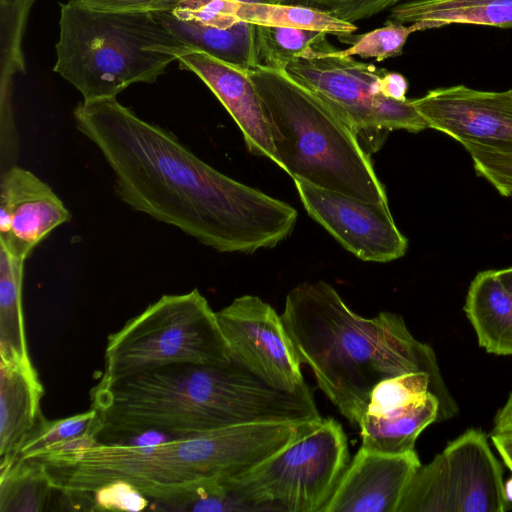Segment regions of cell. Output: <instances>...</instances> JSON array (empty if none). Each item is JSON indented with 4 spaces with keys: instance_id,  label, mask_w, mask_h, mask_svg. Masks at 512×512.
Wrapping results in <instances>:
<instances>
[{
    "instance_id": "d6a6232c",
    "label": "cell",
    "mask_w": 512,
    "mask_h": 512,
    "mask_svg": "<svg viewBox=\"0 0 512 512\" xmlns=\"http://www.w3.org/2000/svg\"><path fill=\"white\" fill-rule=\"evenodd\" d=\"M279 3L303 2L315 5L335 17L354 23L395 6L399 0H278Z\"/></svg>"
},
{
    "instance_id": "4dcf8cb0",
    "label": "cell",
    "mask_w": 512,
    "mask_h": 512,
    "mask_svg": "<svg viewBox=\"0 0 512 512\" xmlns=\"http://www.w3.org/2000/svg\"><path fill=\"white\" fill-rule=\"evenodd\" d=\"M477 176L489 182L502 196L512 198V149H499L462 142Z\"/></svg>"
},
{
    "instance_id": "8d00e7d4",
    "label": "cell",
    "mask_w": 512,
    "mask_h": 512,
    "mask_svg": "<svg viewBox=\"0 0 512 512\" xmlns=\"http://www.w3.org/2000/svg\"><path fill=\"white\" fill-rule=\"evenodd\" d=\"M493 424L491 432L512 434V391L505 404L497 411Z\"/></svg>"
},
{
    "instance_id": "277c9868",
    "label": "cell",
    "mask_w": 512,
    "mask_h": 512,
    "mask_svg": "<svg viewBox=\"0 0 512 512\" xmlns=\"http://www.w3.org/2000/svg\"><path fill=\"white\" fill-rule=\"evenodd\" d=\"M320 422L237 425L148 445L98 441L31 460L45 466L57 491L92 494L107 483L123 480L160 504L204 483L245 473Z\"/></svg>"
},
{
    "instance_id": "f1b7e54d",
    "label": "cell",
    "mask_w": 512,
    "mask_h": 512,
    "mask_svg": "<svg viewBox=\"0 0 512 512\" xmlns=\"http://www.w3.org/2000/svg\"><path fill=\"white\" fill-rule=\"evenodd\" d=\"M417 32L414 24L408 26L393 20H389L385 26L358 36H340L339 39H347L351 45L345 50H340L343 55L362 58H374L382 61L387 58L397 57L402 54L404 45L410 34Z\"/></svg>"
},
{
    "instance_id": "44dd1931",
    "label": "cell",
    "mask_w": 512,
    "mask_h": 512,
    "mask_svg": "<svg viewBox=\"0 0 512 512\" xmlns=\"http://www.w3.org/2000/svg\"><path fill=\"white\" fill-rule=\"evenodd\" d=\"M390 19L418 31L448 25L512 27V0H413L393 6Z\"/></svg>"
},
{
    "instance_id": "ba28073f",
    "label": "cell",
    "mask_w": 512,
    "mask_h": 512,
    "mask_svg": "<svg viewBox=\"0 0 512 512\" xmlns=\"http://www.w3.org/2000/svg\"><path fill=\"white\" fill-rule=\"evenodd\" d=\"M350 462L334 418L236 477L223 480L254 511L324 512Z\"/></svg>"
},
{
    "instance_id": "5bb4252c",
    "label": "cell",
    "mask_w": 512,
    "mask_h": 512,
    "mask_svg": "<svg viewBox=\"0 0 512 512\" xmlns=\"http://www.w3.org/2000/svg\"><path fill=\"white\" fill-rule=\"evenodd\" d=\"M70 212L51 187L31 171L12 165L1 173L0 246L25 259Z\"/></svg>"
},
{
    "instance_id": "484cf974",
    "label": "cell",
    "mask_w": 512,
    "mask_h": 512,
    "mask_svg": "<svg viewBox=\"0 0 512 512\" xmlns=\"http://www.w3.org/2000/svg\"><path fill=\"white\" fill-rule=\"evenodd\" d=\"M101 432V419L98 412L93 408L57 420H47L42 415L23 441L16 460L32 459L69 441L88 434L99 436Z\"/></svg>"
},
{
    "instance_id": "4fadbf2b",
    "label": "cell",
    "mask_w": 512,
    "mask_h": 512,
    "mask_svg": "<svg viewBox=\"0 0 512 512\" xmlns=\"http://www.w3.org/2000/svg\"><path fill=\"white\" fill-rule=\"evenodd\" d=\"M412 103L429 128L459 143L512 149V91H482L465 85L429 90Z\"/></svg>"
},
{
    "instance_id": "7a4b0ae2",
    "label": "cell",
    "mask_w": 512,
    "mask_h": 512,
    "mask_svg": "<svg viewBox=\"0 0 512 512\" xmlns=\"http://www.w3.org/2000/svg\"><path fill=\"white\" fill-rule=\"evenodd\" d=\"M283 325L302 365L341 415L358 427L382 380L428 373L439 393V422L458 414L431 346L416 339L402 316L354 312L327 282H303L287 294Z\"/></svg>"
},
{
    "instance_id": "f35d334b",
    "label": "cell",
    "mask_w": 512,
    "mask_h": 512,
    "mask_svg": "<svg viewBox=\"0 0 512 512\" xmlns=\"http://www.w3.org/2000/svg\"><path fill=\"white\" fill-rule=\"evenodd\" d=\"M505 488V494L508 499V501L512 504V478H510L507 482L504 484Z\"/></svg>"
},
{
    "instance_id": "e575fe53",
    "label": "cell",
    "mask_w": 512,
    "mask_h": 512,
    "mask_svg": "<svg viewBox=\"0 0 512 512\" xmlns=\"http://www.w3.org/2000/svg\"><path fill=\"white\" fill-rule=\"evenodd\" d=\"M380 89L381 93L387 98L397 101L407 100L408 82L400 73L388 72L386 70L380 80Z\"/></svg>"
},
{
    "instance_id": "9a60e30c",
    "label": "cell",
    "mask_w": 512,
    "mask_h": 512,
    "mask_svg": "<svg viewBox=\"0 0 512 512\" xmlns=\"http://www.w3.org/2000/svg\"><path fill=\"white\" fill-rule=\"evenodd\" d=\"M421 465L415 450L385 454L361 446L324 512H397Z\"/></svg>"
},
{
    "instance_id": "e0dca14e",
    "label": "cell",
    "mask_w": 512,
    "mask_h": 512,
    "mask_svg": "<svg viewBox=\"0 0 512 512\" xmlns=\"http://www.w3.org/2000/svg\"><path fill=\"white\" fill-rule=\"evenodd\" d=\"M43 394L33 364L0 358V470L14 463L23 441L42 416Z\"/></svg>"
},
{
    "instance_id": "f546056e",
    "label": "cell",
    "mask_w": 512,
    "mask_h": 512,
    "mask_svg": "<svg viewBox=\"0 0 512 512\" xmlns=\"http://www.w3.org/2000/svg\"><path fill=\"white\" fill-rule=\"evenodd\" d=\"M155 505L157 509L173 511H254L223 480L204 483L176 500Z\"/></svg>"
},
{
    "instance_id": "52a82bcc",
    "label": "cell",
    "mask_w": 512,
    "mask_h": 512,
    "mask_svg": "<svg viewBox=\"0 0 512 512\" xmlns=\"http://www.w3.org/2000/svg\"><path fill=\"white\" fill-rule=\"evenodd\" d=\"M231 361L216 312L193 289L163 295L110 334L98 383L108 384L173 364Z\"/></svg>"
},
{
    "instance_id": "d590c367",
    "label": "cell",
    "mask_w": 512,
    "mask_h": 512,
    "mask_svg": "<svg viewBox=\"0 0 512 512\" xmlns=\"http://www.w3.org/2000/svg\"><path fill=\"white\" fill-rule=\"evenodd\" d=\"M490 438L504 464L512 472V434L491 432Z\"/></svg>"
},
{
    "instance_id": "8992f818",
    "label": "cell",
    "mask_w": 512,
    "mask_h": 512,
    "mask_svg": "<svg viewBox=\"0 0 512 512\" xmlns=\"http://www.w3.org/2000/svg\"><path fill=\"white\" fill-rule=\"evenodd\" d=\"M54 71L92 101L153 83L189 49L151 12L102 11L62 3Z\"/></svg>"
},
{
    "instance_id": "60d3db41",
    "label": "cell",
    "mask_w": 512,
    "mask_h": 512,
    "mask_svg": "<svg viewBox=\"0 0 512 512\" xmlns=\"http://www.w3.org/2000/svg\"><path fill=\"white\" fill-rule=\"evenodd\" d=\"M510 90L512 91V88Z\"/></svg>"
},
{
    "instance_id": "603a6c76",
    "label": "cell",
    "mask_w": 512,
    "mask_h": 512,
    "mask_svg": "<svg viewBox=\"0 0 512 512\" xmlns=\"http://www.w3.org/2000/svg\"><path fill=\"white\" fill-rule=\"evenodd\" d=\"M35 0H0V108L1 124L13 125L12 83L25 72L23 39Z\"/></svg>"
},
{
    "instance_id": "ffe728a7",
    "label": "cell",
    "mask_w": 512,
    "mask_h": 512,
    "mask_svg": "<svg viewBox=\"0 0 512 512\" xmlns=\"http://www.w3.org/2000/svg\"><path fill=\"white\" fill-rule=\"evenodd\" d=\"M440 403L431 392L382 414L364 413L358 428L365 449L402 454L415 450L419 435L439 422Z\"/></svg>"
},
{
    "instance_id": "7402d4cb",
    "label": "cell",
    "mask_w": 512,
    "mask_h": 512,
    "mask_svg": "<svg viewBox=\"0 0 512 512\" xmlns=\"http://www.w3.org/2000/svg\"><path fill=\"white\" fill-rule=\"evenodd\" d=\"M24 263L0 246V358L32 364L22 304Z\"/></svg>"
},
{
    "instance_id": "7c38bea8",
    "label": "cell",
    "mask_w": 512,
    "mask_h": 512,
    "mask_svg": "<svg viewBox=\"0 0 512 512\" xmlns=\"http://www.w3.org/2000/svg\"><path fill=\"white\" fill-rule=\"evenodd\" d=\"M294 183L309 216L360 260L385 263L405 255L408 240L388 203L366 202L298 179Z\"/></svg>"
},
{
    "instance_id": "3957f363",
    "label": "cell",
    "mask_w": 512,
    "mask_h": 512,
    "mask_svg": "<svg viewBox=\"0 0 512 512\" xmlns=\"http://www.w3.org/2000/svg\"><path fill=\"white\" fill-rule=\"evenodd\" d=\"M91 408L108 436L174 437L256 423L320 421L309 386L287 392L234 361L173 364L96 384Z\"/></svg>"
},
{
    "instance_id": "30bf717a",
    "label": "cell",
    "mask_w": 512,
    "mask_h": 512,
    "mask_svg": "<svg viewBox=\"0 0 512 512\" xmlns=\"http://www.w3.org/2000/svg\"><path fill=\"white\" fill-rule=\"evenodd\" d=\"M504 484L487 435L470 428L419 467L397 512H506Z\"/></svg>"
},
{
    "instance_id": "8fae6325",
    "label": "cell",
    "mask_w": 512,
    "mask_h": 512,
    "mask_svg": "<svg viewBox=\"0 0 512 512\" xmlns=\"http://www.w3.org/2000/svg\"><path fill=\"white\" fill-rule=\"evenodd\" d=\"M216 316L232 361L283 391L297 392L308 386L281 316L270 304L258 296L243 295Z\"/></svg>"
},
{
    "instance_id": "74e56055",
    "label": "cell",
    "mask_w": 512,
    "mask_h": 512,
    "mask_svg": "<svg viewBox=\"0 0 512 512\" xmlns=\"http://www.w3.org/2000/svg\"><path fill=\"white\" fill-rule=\"evenodd\" d=\"M496 274L503 286L512 294V267L496 270Z\"/></svg>"
},
{
    "instance_id": "6da1fadb",
    "label": "cell",
    "mask_w": 512,
    "mask_h": 512,
    "mask_svg": "<svg viewBox=\"0 0 512 512\" xmlns=\"http://www.w3.org/2000/svg\"><path fill=\"white\" fill-rule=\"evenodd\" d=\"M73 119L101 152L117 196L132 210L218 252L272 248L293 231L294 207L216 170L116 98L82 100Z\"/></svg>"
},
{
    "instance_id": "ac0fdd59",
    "label": "cell",
    "mask_w": 512,
    "mask_h": 512,
    "mask_svg": "<svg viewBox=\"0 0 512 512\" xmlns=\"http://www.w3.org/2000/svg\"><path fill=\"white\" fill-rule=\"evenodd\" d=\"M152 13L189 50L202 51L243 70L258 66L256 25L239 21L231 27L222 28L171 10Z\"/></svg>"
},
{
    "instance_id": "d6986e66",
    "label": "cell",
    "mask_w": 512,
    "mask_h": 512,
    "mask_svg": "<svg viewBox=\"0 0 512 512\" xmlns=\"http://www.w3.org/2000/svg\"><path fill=\"white\" fill-rule=\"evenodd\" d=\"M463 309L480 347L490 354L512 356V294L496 270L476 274Z\"/></svg>"
},
{
    "instance_id": "836d02e7",
    "label": "cell",
    "mask_w": 512,
    "mask_h": 512,
    "mask_svg": "<svg viewBox=\"0 0 512 512\" xmlns=\"http://www.w3.org/2000/svg\"><path fill=\"white\" fill-rule=\"evenodd\" d=\"M86 7L116 12H157L176 7L182 0H78Z\"/></svg>"
},
{
    "instance_id": "5b68a950",
    "label": "cell",
    "mask_w": 512,
    "mask_h": 512,
    "mask_svg": "<svg viewBox=\"0 0 512 512\" xmlns=\"http://www.w3.org/2000/svg\"><path fill=\"white\" fill-rule=\"evenodd\" d=\"M262 102L278 166L293 180L372 203H388L371 156L348 124L286 70H247Z\"/></svg>"
},
{
    "instance_id": "cb8c5ba5",
    "label": "cell",
    "mask_w": 512,
    "mask_h": 512,
    "mask_svg": "<svg viewBox=\"0 0 512 512\" xmlns=\"http://www.w3.org/2000/svg\"><path fill=\"white\" fill-rule=\"evenodd\" d=\"M236 16L240 21L254 25L314 30L338 37L352 35L357 30L354 23L322 9L284 3L238 2Z\"/></svg>"
},
{
    "instance_id": "2e32d148",
    "label": "cell",
    "mask_w": 512,
    "mask_h": 512,
    "mask_svg": "<svg viewBox=\"0 0 512 512\" xmlns=\"http://www.w3.org/2000/svg\"><path fill=\"white\" fill-rule=\"evenodd\" d=\"M178 62L182 69L196 74L221 102L240 128L247 149L278 165L262 102L247 70L197 50L180 55Z\"/></svg>"
},
{
    "instance_id": "9c48e42d",
    "label": "cell",
    "mask_w": 512,
    "mask_h": 512,
    "mask_svg": "<svg viewBox=\"0 0 512 512\" xmlns=\"http://www.w3.org/2000/svg\"><path fill=\"white\" fill-rule=\"evenodd\" d=\"M286 71L348 124L370 156L392 130L417 133L429 128L412 100L397 101L381 93L385 69L343 55L327 39L292 61Z\"/></svg>"
},
{
    "instance_id": "ab89813d",
    "label": "cell",
    "mask_w": 512,
    "mask_h": 512,
    "mask_svg": "<svg viewBox=\"0 0 512 512\" xmlns=\"http://www.w3.org/2000/svg\"><path fill=\"white\" fill-rule=\"evenodd\" d=\"M242 3H279L278 0H231Z\"/></svg>"
},
{
    "instance_id": "83f0119b",
    "label": "cell",
    "mask_w": 512,
    "mask_h": 512,
    "mask_svg": "<svg viewBox=\"0 0 512 512\" xmlns=\"http://www.w3.org/2000/svg\"><path fill=\"white\" fill-rule=\"evenodd\" d=\"M428 392L433 393L439 400L438 390L426 372H411L391 377L374 387L365 413L382 414L406 405Z\"/></svg>"
},
{
    "instance_id": "d4e9b609",
    "label": "cell",
    "mask_w": 512,
    "mask_h": 512,
    "mask_svg": "<svg viewBox=\"0 0 512 512\" xmlns=\"http://www.w3.org/2000/svg\"><path fill=\"white\" fill-rule=\"evenodd\" d=\"M52 490V480L43 464L17 459L0 470V511H41Z\"/></svg>"
},
{
    "instance_id": "4316f807",
    "label": "cell",
    "mask_w": 512,
    "mask_h": 512,
    "mask_svg": "<svg viewBox=\"0 0 512 512\" xmlns=\"http://www.w3.org/2000/svg\"><path fill=\"white\" fill-rule=\"evenodd\" d=\"M325 39V32L256 25L258 66L286 70L292 61L303 57Z\"/></svg>"
},
{
    "instance_id": "1f68e13d",
    "label": "cell",
    "mask_w": 512,
    "mask_h": 512,
    "mask_svg": "<svg viewBox=\"0 0 512 512\" xmlns=\"http://www.w3.org/2000/svg\"><path fill=\"white\" fill-rule=\"evenodd\" d=\"M94 510L141 511L148 498L132 484L123 481L107 483L92 493Z\"/></svg>"
}]
</instances>
